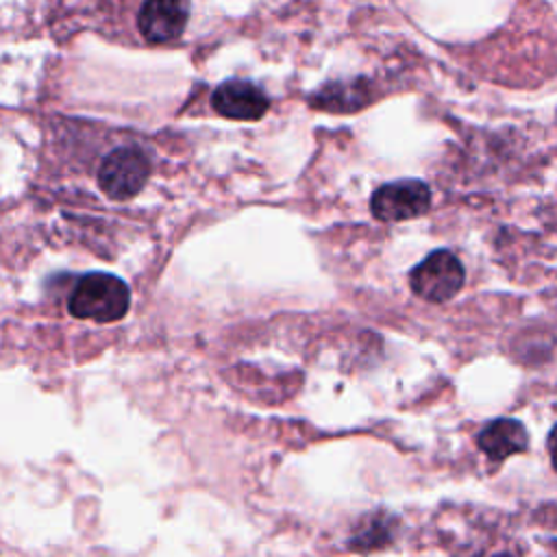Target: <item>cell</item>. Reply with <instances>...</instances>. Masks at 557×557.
Returning a JSON list of instances; mask_svg holds the SVG:
<instances>
[{"label":"cell","mask_w":557,"mask_h":557,"mask_svg":"<svg viewBox=\"0 0 557 557\" xmlns=\"http://www.w3.org/2000/svg\"><path fill=\"white\" fill-rule=\"evenodd\" d=\"M131 292L126 283L107 272L85 274L70 294L67 309L78 320L115 322L126 315Z\"/></svg>","instance_id":"6da1fadb"},{"label":"cell","mask_w":557,"mask_h":557,"mask_svg":"<svg viewBox=\"0 0 557 557\" xmlns=\"http://www.w3.org/2000/svg\"><path fill=\"white\" fill-rule=\"evenodd\" d=\"M189 17V0H146L137 13V26L146 41L165 44L176 39Z\"/></svg>","instance_id":"5b68a950"},{"label":"cell","mask_w":557,"mask_h":557,"mask_svg":"<svg viewBox=\"0 0 557 557\" xmlns=\"http://www.w3.org/2000/svg\"><path fill=\"white\" fill-rule=\"evenodd\" d=\"M368 102V85L363 81L326 83L311 96V107L331 113H350Z\"/></svg>","instance_id":"ba28073f"},{"label":"cell","mask_w":557,"mask_h":557,"mask_svg":"<svg viewBox=\"0 0 557 557\" xmlns=\"http://www.w3.org/2000/svg\"><path fill=\"white\" fill-rule=\"evenodd\" d=\"M479 448L492 459H505L509 455L522 453L529 444L527 429L516 418H496L481 429L476 437Z\"/></svg>","instance_id":"52a82bcc"},{"label":"cell","mask_w":557,"mask_h":557,"mask_svg":"<svg viewBox=\"0 0 557 557\" xmlns=\"http://www.w3.org/2000/svg\"><path fill=\"white\" fill-rule=\"evenodd\" d=\"M431 207V189L418 178L381 185L370 198V211L381 222H405L420 218Z\"/></svg>","instance_id":"277c9868"},{"label":"cell","mask_w":557,"mask_h":557,"mask_svg":"<svg viewBox=\"0 0 557 557\" xmlns=\"http://www.w3.org/2000/svg\"><path fill=\"white\" fill-rule=\"evenodd\" d=\"M211 107L231 120H259L268 111L270 100L255 83L231 78L215 87Z\"/></svg>","instance_id":"8992f818"},{"label":"cell","mask_w":557,"mask_h":557,"mask_svg":"<svg viewBox=\"0 0 557 557\" xmlns=\"http://www.w3.org/2000/svg\"><path fill=\"white\" fill-rule=\"evenodd\" d=\"M392 522L385 520V516H379L376 520H368L363 529L352 537V546L359 550H372L389 542L392 537Z\"/></svg>","instance_id":"9c48e42d"},{"label":"cell","mask_w":557,"mask_h":557,"mask_svg":"<svg viewBox=\"0 0 557 557\" xmlns=\"http://www.w3.org/2000/svg\"><path fill=\"white\" fill-rule=\"evenodd\" d=\"M546 446H548V455H550V463H553V468L557 470V424L550 429V433H548V442H546Z\"/></svg>","instance_id":"30bf717a"},{"label":"cell","mask_w":557,"mask_h":557,"mask_svg":"<svg viewBox=\"0 0 557 557\" xmlns=\"http://www.w3.org/2000/svg\"><path fill=\"white\" fill-rule=\"evenodd\" d=\"M150 176L148 154L135 146L111 150L98 170V185L111 200H128L137 196Z\"/></svg>","instance_id":"7a4b0ae2"},{"label":"cell","mask_w":557,"mask_h":557,"mask_svg":"<svg viewBox=\"0 0 557 557\" xmlns=\"http://www.w3.org/2000/svg\"><path fill=\"white\" fill-rule=\"evenodd\" d=\"M463 265L450 250L429 252L409 274L416 296L429 302H446L463 287Z\"/></svg>","instance_id":"3957f363"}]
</instances>
